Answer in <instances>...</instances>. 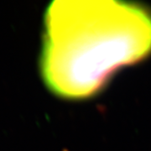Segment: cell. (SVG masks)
<instances>
[{
	"label": "cell",
	"instance_id": "1",
	"mask_svg": "<svg viewBox=\"0 0 151 151\" xmlns=\"http://www.w3.org/2000/svg\"><path fill=\"white\" fill-rule=\"evenodd\" d=\"M151 54V10L133 0H52L40 70L56 97H93L124 66Z\"/></svg>",
	"mask_w": 151,
	"mask_h": 151
}]
</instances>
